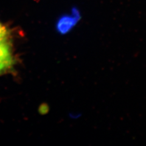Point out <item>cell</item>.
<instances>
[{
    "instance_id": "1",
    "label": "cell",
    "mask_w": 146,
    "mask_h": 146,
    "mask_svg": "<svg viewBox=\"0 0 146 146\" xmlns=\"http://www.w3.org/2000/svg\"><path fill=\"white\" fill-rule=\"evenodd\" d=\"M14 63L9 37L0 38V68L4 71L10 69Z\"/></svg>"
},
{
    "instance_id": "2",
    "label": "cell",
    "mask_w": 146,
    "mask_h": 146,
    "mask_svg": "<svg viewBox=\"0 0 146 146\" xmlns=\"http://www.w3.org/2000/svg\"><path fill=\"white\" fill-rule=\"evenodd\" d=\"M78 15L63 16L57 23L56 28L58 33L65 34L74 27L78 21Z\"/></svg>"
},
{
    "instance_id": "3",
    "label": "cell",
    "mask_w": 146,
    "mask_h": 146,
    "mask_svg": "<svg viewBox=\"0 0 146 146\" xmlns=\"http://www.w3.org/2000/svg\"><path fill=\"white\" fill-rule=\"evenodd\" d=\"M9 35V31L7 29L6 26L3 25L2 23H0V38L7 37Z\"/></svg>"
},
{
    "instance_id": "4",
    "label": "cell",
    "mask_w": 146,
    "mask_h": 146,
    "mask_svg": "<svg viewBox=\"0 0 146 146\" xmlns=\"http://www.w3.org/2000/svg\"><path fill=\"white\" fill-rule=\"evenodd\" d=\"M4 71H4L3 68H0V74H1V73H2V72H4Z\"/></svg>"
}]
</instances>
